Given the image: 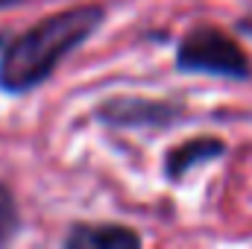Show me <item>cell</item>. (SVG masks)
<instances>
[{"mask_svg":"<svg viewBox=\"0 0 252 249\" xmlns=\"http://www.w3.org/2000/svg\"><path fill=\"white\" fill-rule=\"evenodd\" d=\"M18 232H21V214H18L15 193L6 185H0V247L9 244Z\"/></svg>","mask_w":252,"mask_h":249,"instance_id":"6","label":"cell"},{"mask_svg":"<svg viewBox=\"0 0 252 249\" xmlns=\"http://www.w3.org/2000/svg\"><path fill=\"white\" fill-rule=\"evenodd\" d=\"M223 153H226V144L217 141V138H190V141L173 147L167 153V158H164V176L170 182H179L182 176H188L193 167L217 161Z\"/></svg>","mask_w":252,"mask_h":249,"instance_id":"4","label":"cell"},{"mask_svg":"<svg viewBox=\"0 0 252 249\" xmlns=\"http://www.w3.org/2000/svg\"><path fill=\"white\" fill-rule=\"evenodd\" d=\"M0 50H3V38H0Z\"/></svg>","mask_w":252,"mask_h":249,"instance_id":"10","label":"cell"},{"mask_svg":"<svg viewBox=\"0 0 252 249\" xmlns=\"http://www.w3.org/2000/svg\"><path fill=\"white\" fill-rule=\"evenodd\" d=\"M106 21V9L97 3L70 6L47 15L44 21L24 30L18 38L3 44L0 53V88L6 94H27L38 88L53 70L79 50Z\"/></svg>","mask_w":252,"mask_h":249,"instance_id":"1","label":"cell"},{"mask_svg":"<svg viewBox=\"0 0 252 249\" xmlns=\"http://www.w3.org/2000/svg\"><path fill=\"white\" fill-rule=\"evenodd\" d=\"M176 67L182 73H205L244 82L252 76V62L244 47L217 27H196L176 50Z\"/></svg>","mask_w":252,"mask_h":249,"instance_id":"2","label":"cell"},{"mask_svg":"<svg viewBox=\"0 0 252 249\" xmlns=\"http://www.w3.org/2000/svg\"><path fill=\"white\" fill-rule=\"evenodd\" d=\"M141 244V235L126 226H73L64 238L67 249H135Z\"/></svg>","mask_w":252,"mask_h":249,"instance_id":"5","label":"cell"},{"mask_svg":"<svg viewBox=\"0 0 252 249\" xmlns=\"http://www.w3.org/2000/svg\"><path fill=\"white\" fill-rule=\"evenodd\" d=\"M6 3H9V6H12V3H21V0H6Z\"/></svg>","mask_w":252,"mask_h":249,"instance_id":"9","label":"cell"},{"mask_svg":"<svg viewBox=\"0 0 252 249\" xmlns=\"http://www.w3.org/2000/svg\"><path fill=\"white\" fill-rule=\"evenodd\" d=\"M100 124L112 129H167L185 121L182 106L167 103V100H150V97H112L103 100L94 112Z\"/></svg>","mask_w":252,"mask_h":249,"instance_id":"3","label":"cell"},{"mask_svg":"<svg viewBox=\"0 0 252 249\" xmlns=\"http://www.w3.org/2000/svg\"><path fill=\"white\" fill-rule=\"evenodd\" d=\"M3 6H9V3H6V0H0V9H3Z\"/></svg>","mask_w":252,"mask_h":249,"instance_id":"8","label":"cell"},{"mask_svg":"<svg viewBox=\"0 0 252 249\" xmlns=\"http://www.w3.org/2000/svg\"><path fill=\"white\" fill-rule=\"evenodd\" d=\"M241 32H244V35H250V38H252V21H241Z\"/></svg>","mask_w":252,"mask_h":249,"instance_id":"7","label":"cell"}]
</instances>
